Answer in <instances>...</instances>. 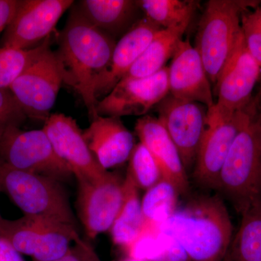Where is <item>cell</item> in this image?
I'll list each match as a JSON object with an SVG mask.
<instances>
[{"label":"cell","mask_w":261,"mask_h":261,"mask_svg":"<svg viewBox=\"0 0 261 261\" xmlns=\"http://www.w3.org/2000/svg\"><path fill=\"white\" fill-rule=\"evenodd\" d=\"M256 111L253 102L245 109L224 116L208 111L207 125L195 164L194 176L202 186L216 190L220 172L237 135Z\"/></svg>","instance_id":"9"},{"label":"cell","mask_w":261,"mask_h":261,"mask_svg":"<svg viewBox=\"0 0 261 261\" xmlns=\"http://www.w3.org/2000/svg\"><path fill=\"white\" fill-rule=\"evenodd\" d=\"M127 174L139 189L146 191L162 179L159 165L149 149L141 142L135 145L128 159Z\"/></svg>","instance_id":"28"},{"label":"cell","mask_w":261,"mask_h":261,"mask_svg":"<svg viewBox=\"0 0 261 261\" xmlns=\"http://www.w3.org/2000/svg\"><path fill=\"white\" fill-rule=\"evenodd\" d=\"M252 5L238 0H210L205 4L195 47L214 86L241 36L242 14Z\"/></svg>","instance_id":"4"},{"label":"cell","mask_w":261,"mask_h":261,"mask_svg":"<svg viewBox=\"0 0 261 261\" xmlns=\"http://www.w3.org/2000/svg\"><path fill=\"white\" fill-rule=\"evenodd\" d=\"M3 218L2 217L1 214H0V222H1L2 220H3Z\"/></svg>","instance_id":"36"},{"label":"cell","mask_w":261,"mask_h":261,"mask_svg":"<svg viewBox=\"0 0 261 261\" xmlns=\"http://www.w3.org/2000/svg\"><path fill=\"white\" fill-rule=\"evenodd\" d=\"M179 195L174 185L163 178L147 190L142 200L146 221L156 225L166 221L177 209Z\"/></svg>","instance_id":"26"},{"label":"cell","mask_w":261,"mask_h":261,"mask_svg":"<svg viewBox=\"0 0 261 261\" xmlns=\"http://www.w3.org/2000/svg\"><path fill=\"white\" fill-rule=\"evenodd\" d=\"M260 183H261V168H260Z\"/></svg>","instance_id":"37"},{"label":"cell","mask_w":261,"mask_h":261,"mask_svg":"<svg viewBox=\"0 0 261 261\" xmlns=\"http://www.w3.org/2000/svg\"><path fill=\"white\" fill-rule=\"evenodd\" d=\"M160 30V27L144 17L116 42L109 68L96 90L97 99L106 97L125 76Z\"/></svg>","instance_id":"19"},{"label":"cell","mask_w":261,"mask_h":261,"mask_svg":"<svg viewBox=\"0 0 261 261\" xmlns=\"http://www.w3.org/2000/svg\"><path fill=\"white\" fill-rule=\"evenodd\" d=\"M76 6L89 23L114 39L140 20V8L133 0H82Z\"/></svg>","instance_id":"20"},{"label":"cell","mask_w":261,"mask_h":261,"mask_svg":"<svg viewBox=\"0 0 261 261\" xmlns=\"http://www.w3.org/2000/svg\"><path fill=\"white\" fill-rule=\"evenodd\" d=\"M53 261H101L97 252L84 240H80L70 247L63 256Z\"/></svg>","instance_id":"31"},{"label":"cell","mask_w":261,"mask_h":261,"mask_svg":"<svg viewBox=\"0 0 261 261\" xmlns=\"http://www.w3.org/2000/svg\"><path fill=\"white\" fill-rule=\"evenodd\" d=\"M260 75V65L247 50L242 33L215 84L216 100L210 111L228 116L246 108Z\"/></svg>","instance_id":"11"},{"label":"cell","mask_w":261,"mask_h":261,"mask_svg":"<svg viewBox=\"0 0 261 261\" xmlns=\"http://www.w3.org/2000/svg\"><path fill=\"white\" fill-rule=\"evenodd\" d=\"M49 45L50 37L32 49L0 47V89H10L15 80Z\"/></svg>","instance_id":"27"},{"label":"cell","mask_w":261,"mask_h":261,"mask_svg":"<svg viewBox=\"0 0 261 261\" xmlns=\"http://www.w3.org/2000/svg\"><path fill=\"white\" fill-rule=\"evenodd\" d=\"M168 70L169 94L180 100L200 103L208 111L214 107L211 81L200 54L188 39L178 42Z\"/></svg>","instance_id":"16"},{"label":"cell","mask_w":261,"mask_h":261,"mask_svg":"<svg viewBox=\"0 0 261 261\" xmlns=\"http://www.w3.org/2000/svg\"><path fill=\"white\" fill-rule=\"evenodd\" d=\"M0 159L17 169L60 182L73 176L43 128L24 130L20 127H10L0 138Z\"/></svg>","instance_id":"7"},{"label":"cell","mask_w":261,"mask_h":261,"mask_svg":"<svg viewBox=\"0 0 261 261\" xmlns=\"http://www.w3.org/2000/svg\"><path fill=\"white\" fill-rule=\"evenodd\" d=\"M137 3L145 18L161 29L190 25L199 4L193 0H140Z\"/></svg>","instance_id":"25"},{"label":"cell","mask_w":261,"mask_h":261,"mask_svg":"<svg viewBox=\"0 0 261 261\" xmlns=\"http://www.w3.org/2000/svg\"><path fill=\"white\" fill-rule=\"evenodd\" d=\"M241 29L247 50L261 67V8L243 12Z\"/></svg>","instance_id":"29"},{"label":"cell","mask_w":261,"mask_h":261,"mask_svg":"<svg viewBox=\"0 0 261 261\" xmlns=\"http://www.w3.org/2000/svg\"><path fill=\"white\" fill-rule=\"evenodd\" d=\"M73 4V0H20L3 34L2 47L29 49L39 45Z\"/></svg>","instance_id":"13"},{"label":"cell","mask_w":261,"mask_h":261,"mask_svg":"<svg viewBox=\"0 0 261 261\" xmlns=\"http://www.w3.org/2000/svg\"><path fill=\"white\" fill-rule=\"evenodd\" d=\"M155 108L157 118L176 145L187 171L195 164L207 128L208 109L200 103L180 100L169 94Z\"/></svg>","instance_id":"12"},{"label":"cell","mask_w":261,"mask_h":261,"mask_svg":"<svg viewBox=\"0 0 261 261\" xmlns=\"http://www.w3.org/2000/svg\"><path fill=\"white\" fill-rule=\"evenodd\" d=\"M0 192L8 195L25 216L76 227L68 197L57 180L17 169L0 159Z\"/></svg>","instance_id":"5"},{"label":"cell","mask_w":261,"mask_h":261,"mask_svg":"<svg viewBox=\"0 0 261 261\" xmlns=\"http://www.w3.org/2000/svg\"><path fill=\"white\" fill-rule=\"evenodd\" d=\"M157 226L180 244L190 261H223L232 241L231 218L218 195L192 199Z\"/></svg>","instance_id":"2"},{"label":"cell","mask_w":261,"mask_h":261,"mask_svg":"<svg viewBox=\"0 0 261 261\" xmlns=\"http://www.w3.org/2000/svg\"><path fill=\"white\" fill-rule=\"evenodd\" d=\"M20 0H0V34L11 23Z\"/></svg>","instance_id":"32"},{"label":"cell","mask_w":261,"mask_h":261,"mask_svg":"<svg viewBox=\"0 0 261 261\" xmlns=\"http://www.w3.org/2000/svg\"><path fill=\"white\" fill-rule=\"evenodd\" d=\"M27 118L10 89H0V138L10 127H20Z\"/></svg>","instance_id":"30"},{"label":"cell","mask_w":261,"mask_h":261,"mask_svg":"<svg viewBox=\"0 0 261 261\" xmlns=\"http://www.w3.org/2000/svg\"><path fill=\"white\" fill-rule=\"evenodd\" d=\"M135 132L159 165L162 178L174 185L179 194H187L190 183L186 169L178 149L159 119L149 115L141 117Z\"/></svg>","instance_id":"18"},{"label":"cell","mask_w":261,"mask_h":261,"mask_svg":"<svg viewBox=\"0 0 261 261\" xmlns=\"http://www.w3.org/2000/svg\"><path fill=\"white\" fill-rule=\"evenodd\" d=\"M0 237L34 261L56 260L68 251L72 244L82 240L75 226L25 215L18 219L2 220Z\"/></svg>","instance_id":"6"},{"label":"cell","mask_w":261,"mask_h":261,"mask_svg":"<svg viewBox=\"0 0 261 261\" xmlns=\"http://www.w3.org/2000/svg\"><path fill=\"white\" fill-rule=\"evenodd\" d=\"M0 261H24L21 254L2 237H0Z\"/></svg>","instance_id":"33"},{"label":"cell","mask_w":261,"mask_h":261,"mask_svg":"<svg viewBox=\"0 0 261 261\" xmlns=\"http://www.w3.org/2000/svg\"><path fill=\"white\" fill-rule=\"evenodd\" d=\"M223 261H231V260H230L229 257H228V254L227 255H226V257H225L224 260Z\"/></svg>","instance_id":"35"},{"label":"cell","mask_w":261,"mask_h":261,"mask_svg":"<svg viewBox=\"0 0 261 261\" xmlns=\"http://www.w3.org/2000/svg\"><path fill=\"white\" fill-rule=\"evenodd\" d=\"M83 135L94 157L106 171L128 161L137 145L132 132L118 117L98 115L91 120Z\"/></svg>","instance_id":"17"},{"label":"cell","mask_w":261,"mask_h":261,"mask_svg":"<svg viewBox=\"0 0 261 261\" xmlns=\"http://www.w3.org/2000/svg\"><path fill=\"white\" fill-rule=\"evenodd\" d=\"M188 27L185 25L160 30L122 80L147 78L162 70L172 58L176 45Z\"/></svg>","instance_id":"22"},{"label":"cell","mask_w":261,"mask_h":261,"mask_svg":"<svg viewBox=\"0 0 261 261\" xmlns=\"http://www.w3.org/2000/svg\"><path fill=\"white\" fill-rule=\"evenodd\" d=\"M125 252L128 257L142 261H190L174 238L147 221L140 236Z\"/></svg>","instance_id":"23"},{"label":"cell","mask_w":261,"mask_h":261,"mask_svg":"<svg viewBox=\"0 0 261 261\" xmlns=\"http://www.w3.org/2000/svg\"><path fill=\"white\" fill-rule=\"evenodd\" d=\"M118 261H142L140 260H137V259L132 258V257H127L126 258L122 259V260H120Z\"/></svg>","instance_id":"34"},{"label":"cell","mask_w":261,"mask_h":261,"mask_svg":"<svg viewBox=\"0 0 261 261\" xmlns=\"http://www.w3.org/2000/svg\"><path fill=\"white\" fill-rule=\"evenodd\" d=\"M123 187V203L110 232L113 243L125 251L143 231L146 219L142 212V200L139 195L140 189L127 173Z\"/></svg>","instance_id":"21"},{"label":"cell","mask_w":261,"mask_h":261,"mask_svg":"<svg viewBox=\"0 0 261 261\" xmlns=\"http://www.w3.org/2000/svg\"><path fill=\"white\" fill-rule=\"evenodd\" d=\"M56 153L71 170L77 181H93L107 173L89 149L74 118L63 113L51 114L43 127Z\"/></svg>","instance_id":"15"},{"label":"cell","mask_w":261,"mask_h":261,"mask_svg":"<svg viewBox=\"0 0 261 261\" xmlns=\"http://www.w3.org/2000/svg\"><path fill=\"white\" fill-rule=\"evenodd\" d=\"M58 44L64 83L80 94L92 120L98 116L96 90L109 68L116 39L89 23L75 5L58 36Z\"/></svg>","instance_id":"1"},{"label":"cell","mask_w":261,"mask_h":261,"mask_svg":"<svg viewBox=\"0 0 261 261\" xmlns=\"http://www.w3.org/2000/svg\"><path fill=\"white\" fill-rule=\"evenodd\" d=\"M260 168L261 115L255 111L233 141L216 187L240 215L261 198Z\"/></svg>","instance_id":"3"},{"label":"cell","mask_w":261,"mask_h":261,"mask_svg":"<svg viewBox=\"0 0 261 261\" xmlns=\"http://www.w3.org/2000/svg\"><path fill=\"white\" fill-rule=\"evenodd\" d=\"M77 181L79 216L87 238L94 240L112 227L123 203L124 178L108 171L99 179Z\"/></svg>","instance_id":"10"},{"label":"cell","mask_w":261,"mask_h":261,"mask_svg":"<svg viewBox=\"0 0 261 261\" xmlns=\"http://www.w3.org/2000/svg\"><path fill=\"white\" fill-rule=\"evenodd\" d=\"M64 72L50 45L10 87L27 118L45 122L56 102Z\"/></svg>","instance_id":"8"},{"label":"cell","mask_w":261,"mask_h":261,"mask_svg":"<svg viewBox=\"0 0 261 261\" xmlns=\"http://www.w3.org/2000/svg\"><path fill=\"white\" fill-rule=\"evenodd\" d=\"M169 94L168 70L137 80H122L109 94L98 100L96 111L102 116H145Z\"/></svg>","instance_id":"14"},{"label":"cell","mask_w":261,"mask_h":261,"mask_svg":"<svg viewBox=\"0 0 261 261\" xmlns=\"http://www.w3.org/2000/svg\"><path fill=\"white\" fill-rule=\"evenodd\" d=\"M242 220L228 250L231 261H261V198L241 214Z\"/></svg>","instance_id":"24"}]
</instances>
